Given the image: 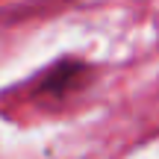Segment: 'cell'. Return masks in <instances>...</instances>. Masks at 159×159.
Returning <instances> with one entry per match:
<instances>
[{"label": "cell", "instance_id": "obj_1", "mask_svg": "<svg viewBox=\"0 0 159 159\" xmlns=\"http://www.w3.org/2000/svg\"><path fill=\"white\" fill-rule=\"evenodd\" d=\"M97 80V68L80 56H59L33 80V100L44 106H62L74 94H83Z\"/></svg>", "mask_w": 159, "mask_h": 159}]
</instances>
